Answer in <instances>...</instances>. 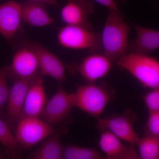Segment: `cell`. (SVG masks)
Returning <instances> with one entry per match:
<instances>
[{"mask_svg": "<svg viewBox=\"0 0 159 159\" xmlns=\"http://www.w3.org/2000/svg\"><path fill=\"white\" fill-rule=\"evenodd\" d=\"M74 107L71 93H68L61 84H58L57 91L45 105L39 118L54 128L66 125L72 120Z\"/></svg>", "mask_w": 159, "mask_h": 159, "instance_id": "277c9868", "label": "cell"}, {"mask_svg": "<svg viewBox=\"0 0 159 159\" xmlns=\"http://www.w3.org/2000/svg\"><path fill=\"white\" fill-rule=\"evenodd\" d=\"M112 62L102 54H94L86 57L80 63L66 67L72 74H78L87 84L95 83L105 77L111 70Z\"/></svg>", "mask_w": 159, "mask_h": 159, "instance_id": "9c48e42d", "label": "cell"}, {"mask_svg": "<svg viewBox=\"0 0 159 159\" xmlns=\"http://www.w3.org/2000/svg\"><path fill=\"white\" fill-rule=\"evenodd\" d=\"M131 159H141L140 158V157H139V155L137 153V152L136 150L134 152L133 154L132 157Z\"/></svg>", "mask_w": 159, "mask_h": 159, "instance_id": "4316f807", "label": "cell"}, {"mask_svg": "<svg viewBox=\"0 0 159 159\" xmlns=\"http://www.w3.org/2000/svg\"><path fill=\"white\" fill-rule=\"evenodd\" d=\"M137 119L136 114L130 109L126 110L122 114L99 118L97 127L101 131H109L121 140L135 145L140 139L134 129Z\"/></svg>", "mask_w": 159, "mask_h": 159, "instance_id": "8992f818", "label": "cell"}, {"mask_svg": "<svg viewBox=\"0 0 159 159\" xmlns=\"http://www.w3.org/2000/svg\"><path fill=\"white\" fill-rule=\"evenodd\" d=\"M0 142L5 147L6 159H20L24 148L11 132L9 125L0 117Z\"/></svg>", "mask_w": 159, "mask_h": 159, "instance_id": "d6986e66", "label": "cell"}, {"mask_svg": "<svg viewBox=\"0 0 159 159\" xmlns=\"http://www.w3.org/2000/svg\"><path fill=\"white\" fill-rule=\"evenodd\" d=\"M120 67L128 71L145 87L159 88V63L148 54L125 53L116 60Z\"/></svg>", "mask_w": 159, "mask_h": 159, "instance_id": "3957f363", "label": "cell"}, {"mask_svg": "<svg viewBox=\"0 0 159 159\" xmlns=\"http://www.w3.org/2000/svg\"><path fill=\"white\" fill-rule=\"evenodd\" d=\"M121 11L109 10L100 36V51L112 62L125 53L130 28Z\"/></svg>", "mask_w": 159, "mask_h": 159, "instance_id": "6da1fadb", "label": "cell"}, {"mask_svg": "<svg viewBox=\"0 0 159 159\" xmlns=\"http://www.w3.org/2000/svg\"><path fill=\"white\" fill-rule=\"evenodd\" d=\"M95 2L108 9L109 10L121 11L115 0H94Z\"/></svg>", "mask_w": 159, "mask_h": 159, "instance_id": "d4e9b609", "label": "cell"}, {"mask_svg": "<svg viewBox=\"0 0 159 159\" xmlns=\"http://www.w3.org/2000/svg\"><path fill=\"white\" fill-rule=\"evenodd\" d=\"M128 0H121V2L122 4H125Z\"/></svg>", "mask_w": 159, "mask_h": 159, "instance_id": "f1b7e54d", "label": "cell"}, {"mask_svg": "<svg viewBox=\"0 0 159 159\" xmlns=\"http://www.w3.org/2000/svg\"><path fill=\"white\" fill-rule=\"evenodd\" d=\"M42 76L36 55L25 47L15 53L11 65L9 66L8 78L33 81Z\"/></svg>", "mask_w": 159, "mask_h": 159, "instance_id": "ba28073f", "label": "cell"}, {"mask_svg": "<svg viewBox=\"0 0 159 159\" xmlns=\"http://www.w3.org/2000/svg\"><path fill=\"white\" fill-rule=\"evenodd\" d=\"M25 47L31 50L36 55L42 76H50L62 84L66 79V67L55 54L37 43H26Z\"/></svg>", "mask_w": 159, "mask_h": 159, "instance_id": "30bf717a", "label": "cell"}, {"mask_svg": "<svg viewBox=\"0 0 159 159\" xmlns=\"http://www.w3.org/2000/svg\"><path fill=\"white\" fill-rule=\"evenodd\" d=\"M32 81L16 80L10 89L3 120L9 125L11 131L15 130L19 121L26 95Z\"/></svg>", "mask_w": 159, "mask_h": 159, "instance_id": "8fae6325", "label": "cell"}, {"mask_svg": "<svg viewBox=\"0 0 159 159\" xmlns=\"http://www.w3.org/2000/svg\"><path fill=\"white\" fill-rule=\"evenodd\" d=\"M8 70V65L0 68V117L3 119L10 92L7 81Z\"/></svg>", "mask_w": 159, "mask_h": 159, "instance_id": "7402d4cb", "label": "cell"}, {"mask_svg": "<svg viewBox=\"0 0 159 159\" xmlns=\"http://www.w3.org/2000/svg\"><path fill=\"white\" fill-rule=\"evenodd\" d=\"M0 159H6L5 156H4V153H2L1 150H0Z\"/></svg>", "mask_w": 159, "mask_h": 159, "instance_id": "83f0119b", "label": "cell"}, {"mask_svg": "<svg viewBox=\"0 0 159 159\" xmlns=\"http://www.w3.org/2000/svg\"><path fill=\"white\" fill-rule=\"evenodd\" d=\"M129 22L135 30L137 36L135 39L128 42L125 53L147 54L158 49V31Z\"/></svg>", "mask_w": 159, "mask_h": 159, "instance_id": "9a60e30c", "label": "cell"}, {"mask_svg": "<svg viewBox=\"0 0 159 159\" xmlns=\"http://www.w3.org/2000/svg\"><path fill=\"white\" fill-rule=\"evenodd\" d=\"M46 103V95L43 86L42 76H39L31 83L19 121L25 118H39Z\"/></svg>", "mask_w": 159, "mask_h": 159, "instance_id": "4fadbf2b", "label": "cell"}, {"mask_svg": "<svg viewBox=\"0 0 159 159\" xmlns=\"http://www.w3.org/2000/svg\"><path fill=\"white\" fill-rule=\"evenodd\" d=\"M143 135L144 137L159 138V111L149 112Z\"/></svg>", "mask_w": 159, "mask_h": 159, "instance_id": "603a6c76", "label": "cell"}, {"mask_svg": "<svg viewBox=\"0 0 159 159\" xmlns=\"http://www.w3.org/2000/svg\"><path fill=\"white\" fill-rule=\"evenodd\" d=\"M99 144L106 156L105 159H131L136 150L134 145L126 146L121 139L107 130L102 131Z\"/></svg>", "mask_w": 159, "mask_h": 159, "instance_id": "2e32d148", "label": "cell"}, {"mask_svg": "<svg viewBox=\"0 0 159 159\" xmlns=\"http://www.w3.org/2000/svg\"><path fill=\"white\" fill-rule=\"evenodd\" d=\"M136 145L141 159H159V138L144 137L139 139Z\"/></svg>", "mask_w": 159, "mask_h": 159, "instance_id": "44dd1931", "label": "cell"}, {"mask_svg": "<svg viewBox=\"0 0 159 159\" xmlns=\"http://www.w3.org/2000/svg\"><path fill=\"white\" fill-rule=\"evenodd\" d=\"M95 10L93 0H68L61 9V20L66 25L93 29L88 17Z\"/></svg>", "mask_w": 159, "mask_h": 159, "instance_id": "7c38bea8", "label": "cell"}, {"mask_svg": "<svg viewBox=\"0 0 159 159\" xmlns=\"http://www.w3.org/2000/svg\"><path fill=\"white\" fill-rule=\"evenodd\" d=\"M67 132L66 125L60 126L58 130L45 139L40 147L30 153L27 159H62L64 145L61 138Z\"/></svg>", "mask_w": 159, "mask_h": 159, "instance_id": "e0dca14e", "label": "cell"}, {"mask_svg": "<svg viewBox=\"0 0 159 159\" xmlns=\"http://www.w3.org/2000/svg\"><path fill=\"white\" fill-rule=\"evenodd\" d=\"M116 92L107 83L87 84L77 86L75 93H71L74 107L89 115L98 118L108 102L116 97Z\"/></svg>", "mask_w": 159, "mask_h": 159, "instance_id": "7a4b0ae2", "label": "cell"}, {"mask_svg": "<svg viewBox=\"0 0 159 159\" xmlns=\"http://www.w3.org/2000/svg\"><path fill=\"white\" fill-rule=\"evenodd\" d=\"M20 4L10 1L0 5V34L11 42L22 20Z\"/></svg>", "mask_w": 159, "mask_h": 159, "instance_id": "5bb4252c", "label": "cell"}, {"mask_svg": "<svg viewBox=\"0 0 159 159\" xmlns=\"http://www.w3.org/2000/svg\"><path fill=\"white\" fill-rule=\"evenodd\" d=\"M62 159H105L92 148L75 145H64Z\"/></svg>", "mask_w": 159, "mask_h": 159, "instance_id": "ffe728a7", "label": "cell"}, {"mask_svg": "<svg viewBox=\"0 0 159 159\" xmlns=\"http://www.w3.org/2000/svg\"><path fill=\"white\" fill-rule=\"evenodd\" d=\"M34 1H37L39 2L43 3L45 5H48V6H58V3H57L56 0H34Z\"/></svg>", "mask_w": 159, "mask_h": 159, "instance_id": "484cf974", "label": "cell"}, {"mask_svg": "<svg viewBox=\"0 0 159 159\" xmlns=\"http://www.w3.org/2000/svg\"><path fill=\"white\" fill-rule=\"evenodd\" d=\"M144 102L148 112L159 111V89H153L144 96Z\"/></svg>", "mask_w": 159, "mask_h": 159, "instance_id": "cb8c5ba5", "label": "cell"}, {"mask_svg": "<svg viewBox=\"0 0 159 159\" xmlns=\"http://www.w3.org/2000/svg\"><path fill=\"white\" fill-rule=\"evenodd\" d=\"M20 5L22 20L29 25L44 27L54 22L44 4L34 0H27Z\"/></svg>", "mask_w": 159, "mask_h": 159, "instance_id": "ac0fdd59", "label": "cell"}, {"mask_svg": "<svg viewBox=\"0 0 159 159\" xmlns=\"http://www.w3.org/2000/svg\"><path fill=\"white\" fill-rule=\"evenodd\" d=\"M59 126L51 127L39 118H25L18 123L15 136L25 150L55 133Z\"/></svg>", "mask_w": 159, "mask_h": 159, "instance_id": "52a82bcc", "label": "cell"}, {"mask_svg": "<svg viewBox=\"0 0 159 159\" xmlns=\"http://www.w3.org/2000/svg\"><path fill=\"white\" fill-rule=\"evenodd\" d=\"M60 45L74 50L88 49L91 52L100 51V36L93 29L82 26L66 25L57 34Z\"/></svg>", "mask_w": 159, "mask_h": 159, "instance_id": "5b68a950", "label": "cell"}]
</instances>
